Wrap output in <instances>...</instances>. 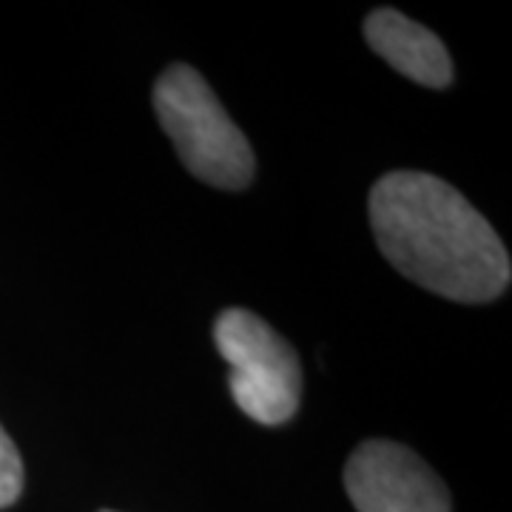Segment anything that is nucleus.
I'll return each instance as SVG.
<instances>
[{
    "label": "nucleus",
    "mask_w": 512,
    "mask_h": 512,
    "mask_svg": "<svg viewBox=\"0 0 512 512\" xmlns=\"http://www.w3.org/2000/svg\"><path fill=\"white\" fill-rule=\"evenodd\" d=\"M370 225L379 251L410 282L467 305L507 291L510 254L464 194L424 171H393L373 185Z\"/></svg>",
    "instance_id": "obj_1"
},
{
    "label": "nucleus",
    "mask_w": 512,
    "mask_h": 512,
    "mask_svg": "<svg viewBox=\"0 0 512 512\" xmlns=\"http://www.w3.org/2000/svg\"><path fill=\"white\" fill-rule=\"evenodd\" d=\"M154 111L197 180L222 191H242L254 180L251 143L197 69L183 63L165 69L154 86Z\"/></svg>",
    "instance_id": "obj_2"
},
{
    "label": "nucleus",
    "mask_w": 512,
    "mask_h": 512,
    "mask_svg": "<svg viewBox=\"0 0 512 512\" xmlns=\"http://www.w3.org/2000/svg\"><path fill=\"white\" fill-rule=\"evenodd\" d=\"M214 342L231 367V393L248 419L265 427L296 416L302 399V367L296 350L265 319L228 308L214 325Z\"/></svg>",
    "instance_id": "obj_3"
},
{
    "label": "nucleus",
    "mask_w": 512,
    "mask_h": 512,
    "mask_svg": "<svg viewBox=\"0 0 512 512\" xmlns=\"http://www.w3.org/2000/svg\"><path fill=\"white\" fill-rule=\"evenodd\" d=\"M345 487L359 512H450V493L410 447L387 439L359 444L345 464Z\"/></svg>",
    "instance_id": "obj_4"
},
{
    "label": "nucleus",
    "mask_w": 512,
    "mask_h": 512,
    "mask_svg": "<svg viewBox=\"0 0 512 512\" xmlns=\"http://www.w3.org/2000/svg\"><path fill=\"white\" fill-rule=\"evenodd\" d=\"M370 49L393 69L419 86L447 89L453 80V60L447 46L430 29L396 9H376L365 20Z\"/></svg>",
    "instance_id": "obj_5"
},
{
    "label": "nucleus",
    "mask_w": 512,
    "mask_h": 512,
    "mask_svg": "<svg viewBox=\"0 0 512 512\" xmlns=\"http://www.w3.org/2000/svg\"><path fill=\"white\" fill-rule=\"evenodd\" d=\"M23 490V461L15 441L0 427V510L12 507Z\"/></svg>",
    "instance_id": "obj_6"
},
{
    "label": "nucleus",
    "mask_w": 512,
    "mask_h": 512,
    "mask_svg": "<svg viewBox=\"0 0 512 512\" xmlns=\"http://www.w3.org/2000/svg\"><path fill=\"white\" fill-rule=\"evenodd\" d=\"M103 512H114V510H103Z\"/></svg>",
    "instance_id": "obj_7"
}]
</instances>
